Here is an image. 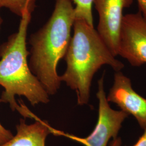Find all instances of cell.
Returning <instances> with one entry per match:
<instances>
[{"label":"cell","mask_w":146,"mask_h":146,"mask_svg":"<svg viewBox=\"0 0 146 146\" xmlns=\"http://www.w3.org/2000/svg\"><path fill=\"white\" fill-rule=\"evenodd\" d=\"M1 8V7H0ZM2 22V20H1V17H0V25H1V23Z\"/></svg>","instance_id":"obj_15"},{"label":"cell","mask_w":146,"mask_h":146,"mask_svg":"<svg viewBox=\"0 0 146 146\" xmlns=\"http://www.w3.org/2000/svg\"><path fill=\"white\" fill-rule=\"evenodd\" d=\"M107 99L128 115L133 116L141 128L146 129V99L136 92L131 79L121 71L115 72Z\"/></svg>","instance_id":"obj_7"},{"label":"cell","mask_w":146,"mask_h":146,"mask_svg":"<svg viewBox=\"0 0 146 146\" xmlns=\"http://www.w3.org/2000/svg\"><path fill=\"white\" fill-rule=\"evenodd\" d=\"M96 97L99 101L98 119L90 135L80 137L59 131L56 135L66 136L84 146H107L111 139L117 137L122 123L129 115L121 110H116L110 107L104 90V75L98 81Z\"/></svg>","instance_id":"obj_4"},{"label":"cell","mask_w":146,"mask_h":146,"mask_svg":"<svg viewBox=\"0 0 146 146\" xmlns=\"http://www.w3.org/2000/svg\"><path fill=\"white\" fill-rule=\"evenodd\" d=\"M36 0L31 1L21 16L18 31L13 35L1 49L0 85L5 90L1 98L15 110L20 106L16 96H24L32 106L46 104L49 95L38 78L31 72L28 61L27 31Z\"/></svg>","instance_id":"obj_3"},{"label":"cell","mask_w":146,"mask_h":146,"mask_svg":"<svg viewBox=\"0 0 146 146\" xmlns=\"http://www.w3.org/2000/svg\"><path fill=\"white\" fill-rule=\"evenodd\" d=\"M75 20L72 1L56 0L46 25L30 38L29 68L49 96L56 94L60 88L57 67L67 51Z\"/></svg>","instance_id":"obj_2"},{"label":"cell","mask_w":146,"mask_h":146,"mask_svg":"<svg viewBox=\"0 0 146 146\" xmlns=\"http://www.w3.org/2000/svg\"><path fill=\"white\" fill-rule=\"evenodd\" d=\"M2 102V100L0 99V103ZM13 136L14 135L10 130L6 129L0 123V146L11 140Z\"/></svg>","instance_id":"obj_11"},{"label":"cell","mask_w":146,"mask_h":146,"mask_svg":"<svg viewBox=\"0 0 146 146\" xmlns=\"http://www.w3.org/2000/svg\"><path fill=\"white\" fill-rule=\"evenodd\" d=\"M118 55L132 66L146 63V20L140 13L124 16Z\"/></svg>","instance_id":"obj_5"},{"label":"cell","mask_w":146,"mask_h":146,"mask_svg":"<svg viewBox=\"0 0 146 146\" xmlns=\"http://www.w3.org/2000/svg\"><path fill=\"white\" fill-rule=\"evenodd\" d=\"M36 119L35 122L30 125L20 119L16 125V134L1 146H46L47 136L54 134L55 129L46 122Z\"/></svg>","instance_id":"obj_8"},{"label":"cell","mask_w":146,"mask_h":146,"mask_svg":"<svg viewBox=\"0 0 146 146\" xmlns=\"http://www.w3.org/2000/svg\"><path fill=\"white\" fill-rule=\"evenodd\" d=\"M133 146H146V129L145 130L144 133L139 139L138 141Z\"/></svg>","instance_id":"obj_13"},{"label":"cell","mask_w":146,"mask_h":146,"mask_svg":"<svg viewBox=\"0 0 146 146\" xmlns=\"http://www.w3.org/2000/svg\"><path fill=\"white\" fill-rule=\"evenodd\" d=\"M133 0H94L99 14L97 31L113 55L118 56L123 10Z\"/></svg>","instance_id":"obj_6"},{"label":"cell","mask_w":146,"mask_h":146,"mask_svg":"<svg viewBox=\"0 0 146 146\" xmlns=\"http://www.w3.org/2000/svg\"><path fill=\"white\" fill-rule=\"evenodd\" d=\"M139 7L140 13L146 20V0H136Z\"/></svg>","instance_id":"obj_12"},{"label":"cell","mask_w":146,"mask_h":146,"mask_svg":"<svg viewBox=\"0 0 146 146\" xmlns=\"http://www.w3.org/2000/svg\"><path fill=\"white\" fill-rule=\"evenodd\" d=\"M122 144V140L120 137H116L113 139V140L110 143V146H121Z\"/></svg>","instance_id":"obj_14"},{"label":"cell","mask_w":146,"mask_h":146,"mask_svg":"<svg viewBox=\"0 0 146 146\" xmlns=\"http://www.w3.org/2000/svg\"><path fill=\"white\" fill-rule=\"evenodd\" d=\"M75 4L74 13L75 20L86 21L94 26L92 6L94 0H72Z\"/></svg>","instance_id":"obj_9"},{"label":"cell","mask_w":146,"mask_h":146,"mask_svg":"<svg viewBox=\"0 0 146 146\" xmlns=\"http://www.w3.org/2000/svg\"><path fill=\"white\" fill-rule=\"evenodd\" d=\"M33 0H0V7H5L21 17L27 5Z\"/></svg>","instance_id":"obj_10"},{"label":"cell","mask_w":146,"mask_h":146,"mask_svg":"<svg viewBox=\"0 0 146 146\" xmlns=\"http://www.w3.org/2000/svg\"><path fill=\"white\" fill-rule=\"evenodd\" d=\"M73 31L64 56L67 68L60 77L75 92L78 104L84 106L88 104L93 78L101 67L108 65L119 72L124 64L113 55L94 26L75 20Z\"/></svg>","instance_id":"obj_1"}]
</instances>
